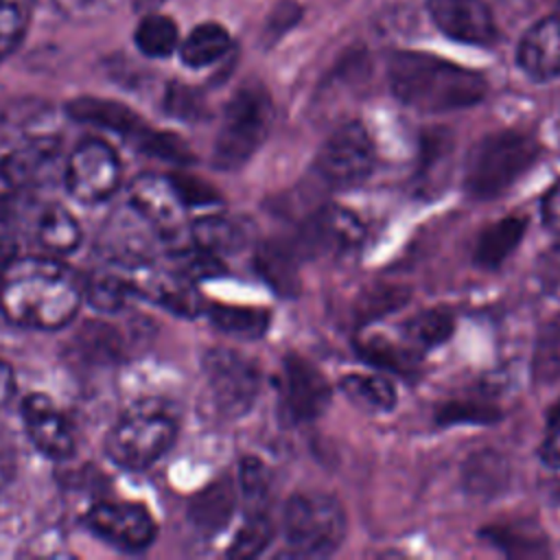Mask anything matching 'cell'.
Segmentation results:
<instances>
[{"instance_id": "obj_14", "label": "cell", "mask_w": 560, "mask_h": 560, "mask_svg": "<svg viewBox=\"0 0 560 560\" xmlns=\"http://www.w3.org/2000/svg\"><path fill=\"white\" fill-rule=\"evenodd\" d=\"M59 166V140L52 133L31 136L0 160V177L15 190L48 184Z\"/></svg>"}, {"instance_id": "obj_10", "label": "cell", "mask_w": 560, "mask_h": 560, "mask_svg": "<svg viewBox=\"0 0 560 560\" xmlns=\"http://www.w3.org/2000/svg\"><path fill=\"white\" fill-rule=\"evenodd\" d=\"M374 147L361 122L341 125L319 149L317 171L332 186H357L372 173Z\"/></svg>"}, {"instance_id": "obj_16", "label": "cell", "mask_w": 560, "mask_h": 560, "mask_svg": "<svg viewBox=\"0 0 560 560\" xmlns=\"http://www.w3.org/2000/svg\"><path fill=\"white\" fill-rule=\"evenodd\" d=\"M22 420L33 446L50 457L66 459L74 451V435L66 416L46 394H28L22 400Z\"/></svg>"}, {"instance_id": "obj_52", "label": "cell", "mask_w": 560, "mask_h": 560, "mask_svg": "<svg viewBox=\"0 0 560 560\" xmlns=\"http://www.w3.org/2000/svg\"><path fill=\"white\" fill-rule=\"evenodd\" d=\"M553 494H556V499H558V501H560V483H558V486H556V490H553Z\"/></svg>"}, {"instance_id": "obj_2", "label": "cell", "mask_w": 560, "mask_h": 560, "mask_svg": "<svg viewBox=\"0 0 560 560\" xmlns=\"http://www.w3.org/2000/svg\"><path fill=\"white\" fill-rule=\"evenodd\" d=\"M387 79L402 103L422 112L464 109L486 96V79L479 72L416 50L394 52Z\"/></svg>"}, {"instance_id": "obj_43", "label": "cell", "mask_w": 560, "mask_h": 560, "mask_svg": "<svg viewBox=\"0 0 560 560\" xmlns=\"http://www.w3.org/2000/svg\"><path fill=\"white\" fill-rule=\"evenodd\" d=\"M536 276L542 284V289L553 295L560 298V243L549 247L536 265Z\"/></svg>"}, {"instance_id": "obj_32", "label": "cell", "mask_w": 560, "mask_h": 560, "mask_svg": "<svg viewBox=\"0 0 560 560\" xmlns=\"http://www.w3.org/2000/svg\"><path fill=\"white\" fill-rule=\"evenodd\" d=\"M455 328V317L446 308H429L405 324V339L413 350H431L444 343Z\"/></svg>"}, {"instance_id": "obj_40", "label": "cell", "mask_w": 560, "mask_h": 560, "mask_svg": "<svg viewBox=\"0 0 560 560\" xmlns=\"http://www.w3.org/2000/svg\"><path fill=\"white\" fill-rule=\"evenodd\" d=\"M532 374L536 383H551L560 378V324L547 326L536 343Z\"/></svg>"}, {"instance_id": "obj_23", "label": "cell", "mask_w": 560, "mask_h": 560, "mask_svg": "<svg viewBox=\"0 0 560 560\" xmlns=\"http://www.w3.org/2000/svg\"><path fill=\"white\" fill-rule=\"evenodd\" d=\"M236 508V490L232 479L223 477L206 486L188 505V516L197 529L203 534L221 532Z\"/></svg>"}, {"instance_id": "obj_17", "label": "cell", "mask_w": 560, "mask_h": 560, "mask_svg": "<svg viewBox=\"0 0 560 560\" xmlns=\"http://www.w3.org/2000/svg\"><path fill=\"white\" fill-rule=\"evenodd\" d=\"M435 26L464 44L488 46L497 37L494 18L483 0H427Z\"/></svg>"}, {"instance_id": "obj_6", "label": "cell", "mask_w": 560, "mask_h": 560, "mask_svg": "<svg viewBox=\"0 0 560 560\" xmlns=\"http://www.w3.org/2000/svg\"><path fill=\"white\" fill-rule=\"evenodd\" d=\"M284 538L295 556H328L346 538L341 503L324 492H300L284 508Z\"/></svg>"}, {"instance_id": "obj_34", "label": "cell", "mask_w": 560, "mask_h": 560, "mask_svg": "<svg viewBox=\"0 0 560 560\" xmlns=\"http://www.w3.org/2000/svg\"><path fill=\"white\" fill-rule=\"evenodd\" d=\"M35 13V0H0V61L24 42Z\"/></svg>"}, {"instance_id": "obj_3", "label": "cell", "mask_w": 560, "mask_h": 560, "mask_svg": "<svg viewBox=\"0 0 560 560\" xmlns=\"http://www.w3.org/2000/svg\"><path fill=\"white\" fill-rule=\"evenodd\" d=\"M273 120V103L260 83L243 85L225 105L212 149V164L221 171L243 166L265 142Z\"/></svg>"}, {"instance_id": "obj_49", "label": "cell", "mask_w": 560, "mask_h": 560, "mask_svg": "<svg viewBox=\"0 0 560 560\" xmlns=\"http://www.w3.org/2000/svg\"><path fill=\"white\" fill-rule=\"evenodd\" d=\"M15 392V376L7 361L0 359V407H4Z\"/></svg>"}, {"instance_id": "obj_33", "label": "cell", "mask_w": 560, "mask_h": 560, "mask_svg": "<svg viewBox=\"0 0 560 560\" xmlns=\"http://www.w3.org/2000/svg\"><path fill=\"white\" fill-rule=\"evenodd\" d=\"M133 293L127 276L109 273V271H94L83 282V300L101 313H116L125 306L127 295Z\"/></svg>"}, {"instance_id": "obj_47", "label": "cell", "mask_w": 560, "mask_h": 560, "mask_svg": "<svg viewBox=\"0 0 560 560\" xmlns=\"http://www.w3.org/2000/svg\"><path fill=\"white\" fill-rule=\"evenodd\" d=\"M549 424H551V429L540 444V457L547 466L560 468V420H553Z\"/></svg>"}, {"instance_id": "obj_41", "label": "cell", "mask_w": 560, "mask_h": 560, "mask_svg": "<svg viewBox=\"0 0 560 560\" xmlns=\"http://www.w3.org/2000/svg\"><path fill=\"white\" fill-rule=\"evenodd\" d=\"M133 140L142 151L158 155L162 160H171L177 164H188L195 160V153L186 147V142L168 131H151L144 127Z\"/></svg>"}, {"instance_id": "obj_30", "label": "cell", "mask_w": 560, "mask_h": 560, "mask_svg": "<svg viewBox=\"0 0 560 560\" xmlns=\"http://www.w3.org/2000/svg\"><path fill=\"white\" fill-rule=\"evenodd\" d=\"M208 317L217 328L243 339L262 337L271 322L269 311L258 306H236V304H210Z\"/></svg>"}, {"instance_id": "obj_45", "label": "cell", "mask_w": 560, "mask_h": 560, "mask_svg": "<svg viewBox=\"0 0 560 560\" xmlns=\"http://www.w3.org/2000/svg\"><path fill=\"white\" fill-rule=\"evenodd\" d=\"M168 109L177 116H197L199 101L192 90L184 85H173L168 92Z\"/></svg>"}, {"instance_id": "obj_9", "label": "cell", "mask_w": 560, "mask_h": 560, "mask_svg": "<svg viewBox=\"0 0 560 560\" xmlns=\"http://www.w3.org/2000/svg\"><path fill=\"white\" fill-rule=\"evenodd\" d=\"M118 184L120 160L107 142L90 138L74 147L66 164V186L79 201H103L114 195Z\"/></svg>"}, {"instance_id": "obj_12", "label": "cell", "mask_w": 560, "mask_h": 560, "mask_svg": "<svg viewBox=\"0 0 560 560\" xmlns=\"http://www.w3.org/2000/svg\"><path fill=\"white\" fill-rule=\"evenodd\" d=\"M330 402V385L319 370L300 354L289 352L280 370V411L289 422H311Z\"/></svg>"}, {"instance_id": "obj_39", "label": "cell", "mask_w": 560, "mask_h": 560, "mask_svg": "<svg viewBox=\"0 0 560 560\" xmlns=\"http://www.w3.org/2000/svg\"><path fill=\"white\" fill-rule=\"evenodd\" d=\"M501 418V411L479 400H448L435 409V422L442 427L453 424H492Z\"/></svg>"}, {"instance_id": "obj_15", "label": "cell", "mask_w": 560, "mask_h": 560, "mask_svg": "<svg viewBox=\"0 0 560 560\" xmlns=\"http://www.w3.org/2000/svg\"><path fill=\"white\" fill-rule=\"evenodd\" d=\"M127 280L133 293H140L182 317H195L203 306L192 280L177 269H155L151 262L136 265Z\"/></svg>"}, {"instance_id": "obj_50", "label": "cell", "mask_w": 560, "mask_h": 560, "mask_svg": "<svg viewBox=\"0 0 560 560\" xmlns=\"http://www.w3.org/2000/svg\"><path fill=\"white\" fill-rule=\"evenodd\" d=\"M18 256V245L13 241V236L4 230H0V273L4 271V267Z\"/></svg>"}, {"instance_id": "obj_5", "label": "cell", "mask_w": 560, "mask_h": 560, "mask_svg": "<svg viewBox=\"0 0 560 560\" xmlns=\"http://www.w3.org/2000/svg\"><path fill=\"white\" fill-rule=\"evenodd\" d=\"M177 433L175 418L155 400L129 407L109 431L107 455L125 468H144L160 459Z\"/></svg>"}, {"instance_id": "obj_7", "label": "cell", "mask_w": 560, "mask_h": 560, "mask_svg": "<svg viewBox=\"0 0 560 560\" xmlns=\"http://www.w3.org/2000/svg\"><path fill=\"white\" fill-rule=\"evenodd\" d=\"M203 374L217 409L225 418H241L247 413L260 389V372L247 357L212 348L203 354Z\"/></svg>"}, {"instance_id": "obj_13", "label": "cell", "mask_w": 560, "mask_h": 560, "mask_svg": "<svg viewBox=\"0 0 560 560\" xmlns=\"http://www.w3.org/2000/svg\"><path fill=\"white\" fill-rule=\"evenodd\" d=\"M85 521L96 536L125 551H140L155 538V521L140 503L101 501Z\"/></svg>"}, {"instance_id": "obj_22", "label": "cell", "mask_w": 560, "mask_h": 560, "mask_svg": "<svg viewBox=\"0 0 560 560\" xmlns=\"http://www.w3.org/2000/svg\"><path fill=\"white\" fill-rule=\"evenodd\" d=\"M464 490L477 499H494L510 486V462L494 448H481L462 464Z\"/></svg>"}, {"instance_id": "obj_4", "label": "cell", "mask_w": 560, "mask_h": 560, "mask_svg": "<svg viewBox=\"0 0 560 560\" xmlns=\"http://www.w3.org/2000/svg\"><path fill=\"white\" fill-rule=\"evenodd\" d=\"M538 158V142L521 131H499L479 140L466 162V190L475 199L505 192Z\"/></svg>"}, {"instance_id": "obj_46", "label": "cell", "mask_w": 560, "mask_h": 560, "mask_svg": "<svg viewBox=\"0 0 560 560\" xmlns=\"http://www.w3.org/2000/svg\"><path fill=\"white\" fill-rule=\"evenodd\" d=\"M18 468L15 446L4 431H0V492L11 483Z\"/></svg>"}, {"instance_id": "obj_18", "label": "cell", "mask_w": 560, "mask_h": 560, "mask_svg": "<svg viewBox=\"0 0 560 560\" xmlns=\"http://www.w3.org/2000/svg\"><path fill=\"white\" fill-rule=\"evenodd\" d=\"M518 66L538 81L560 77V15L536 22L521 39Z\"/></svg>"}, {"instance_id": "obj_25", "label": "cell", "mask_w": 560, "mask_h": 560, "mask_svg": "<svg viewBox=\"0 0 560 560\" xmlns=\"http://www.w3.org/2000/svg\"><path fill=\"white\" fill-rule=\"evenodd\" d=\"M31 230L37 243L52 254H70L81 243L77 219L59 203H39Z\"/></svg>"}, {"instance_id": "obj_37", "label": "cell", "mask_w": 560, "mask_h": 560, "mask_svg": "<svg viewBox=\"0 0 560 560\" xmlns=\"http://www.w3.org/2000/svg\"><path fill=\"white\" fill-rule=\"evenodd\" d=\"M271 536H273V525H271L267 512H262V514H247L243 527L238 529V534L234 536V540H232V545L228 549V556L230 558H238V560L256 558L258 553L265 551V547L269 545Z\"/></svg>"}, {"instance_id": "obj_44", "label": "cell", "mask_w": 560, "mask_h": 560, "mask_svg": "<svg viewBox=\"0 0 560 560\" xmlns=\"http://www.w3.org/2000/svg\"><path fill=\"white\" fill-rule=\"evenodd\" d=\"M171 179L188 208L190 206H208V203L219 201L217 190L212 186H208L206 182H199L195 177H171Z\"/></svg>"}, {"instance_id": "obj_24", "label": "cell", "mask_w": 560, "mask_h": 560, "mask_svg": "<svg viewBox=\"0 0 560 560\" xmlns=\"http://www.w3.org/2000/svg\"><path fill=\"white\" fill-rule=\"evenodd\" d=\"M256 271L282 298L300 293L298 249L280 241H265L256 252Z\"/></svg>"}, {"instance_id": "obj_28", "label": "cell", "mask_w": 560, "mask_h": 560, "mask_svg": "<svg viewBox=\"0 0 560 560\" xmlns=\"http://www.w3.org/2000/svg\"><path fill=\"white\" fill-rule=\"evenodd\" d=\"M232 46L230 33L217 22L197 24L184 42H179V57L188 68H206L219 61Z\"/></svg>"}, {"instance_id": "obj_8", "label": "cell", "mask_w": 560, "mask_h": 560, "mask_svg": "<svg viewBox=\"0 0 560 560\" xmlns=\"http://www.w3.org/2000/svg\"><path fill=\"white\" fill-rule=\"evenodd\" d=\"M131 208L153 228L160 241L179 247L190 228L186 221V203L171 177L140 175L129 188Z\"/></svg>"}, {"instance_id": "obj_51", "label": "cell", "mask_w": 560, "mask_h": 560, "mask_svg": "<svg viewBox=\"0 0 560 560\" xmlns=\"http://www.w3.org/2000/svg\"><path fill=\"white\" fill-rule=\"evenodd\" d=\"M133 2V7L138 9V11H153V9H158L160 4H164L166 0H131Z\"/></svg>"}, {"instance_id": "obj_38", "label": "cell", "mask_w": 560, "mask_h": 560, "mask_svg": "<svg viewBox=\"0 0 560 560\" xmlns=\"http://www.w3.org/2000/svg\"><path fill=\"white\" fill-rule=\"evenodd\" d=\"M409 300V291L398 284H374L357 302L359 322H372L385 313L398 311Z\"/></svg>"}, {"instance_id": "obj_31", "label": "cell", "mask_w": 560, "mask_h": 560, "mask_svg": "<svg viewBox=\"0 0 560 560\" xmlns=\"http://www.w3.org/2000/svg\"><path fill=\"white\" fill-rule=\"evenodd\" d=\"M339 387L365 411H389L396 405L394 385L378 374H348L341 378Z\"/></svg>"}, {"instance_id": "obj_19", "label": "cell", "mask_w": 560, "mask_h": 560, "mask_svg": "<svg viewBox=\"0 0 560 560\" xmlns=\"http://www.w3.org/2000/svg\"><path fill=\"white\" fill-rule=\"evenodd\" d=\"M105 254L118 260V265H147L151 262V238H160L153 228L136 212H120L105 225Z\"/></svg>"}, {"instance_id": "obj_1", "label": "cell", "mask_w": 560, "mask_h": 560, "mask_svg": "<svg viewBox=\"0 0 560 560\" xmlns=\"http://www.w3.org/2000/svg\"><path fill=\"white\" fill-rule=\"evenodd\" d=\"M83 282L79 276L44 256H15L0 273V311L18 326L55 330L79 311Z\"/></svg>"}, {"instance_id": "obj_11", "label": "cell", "mask_w": 560, "mask_h": 560, "mask_svg": "<svg viewBox=\"0 0 560 560\" xmlns=\"http://www.w3.org/2000/svg\"><path fill=\"white\" fill-rule=\"evenodd\" d=\"M365 228L357 214L341 206H322L300 230L295 249L311 258L346 256L361 247Z\"/></svg>"}, {"instance_id": "obj_21", "label": "cell", "mask_w": 560, "mask_h": 560, "mask_svg": "<svg viewBox=\"0 0 560 560\" xmlns=\"http://www.w3.org/2000/svg\"><path fill=\"white\" fill-rule=\"evenodd\" d=\"M481 538H486L490 545L501 549L508 558H547L549 556V542L542 529L523 518L514 521H499L490 523L479 532Z\"/></svg>"}, {"instance_id": "obj_27", "label": "cell", "mask_w": 560, "mask_h": 560, "mask_svg": "<svg viewBox=\"0 0 560 560\" xmlns=\"http://www.w3.org/2000/svg\"><path fill=\"white\" fill-rule=\"evenodd\" d=\"M247 236V228L238 219L223 214H206L190 225V241L214 256L238 252Z\"/></svg>"}, {"instance_id": "obj_36", "label": "cell", "mask_w": 560, "mask_h": 560, "mask_svg": "<svg viewBox=\"0 0 560 560\" xmlns=\"http://www.w3.org/2000/svg\"><path fill=\"white\" fill-rule=\"evenodd\" d=\"M241 477V492L245 501L247 514H262L269 508V494H271V477L269 468L254 455H247L241 459L238 468Z\"/></svg>"}, {"instance_id": "obj_42", "label": "cell", "mask_w": 560, "mask_h": 560, "mask_svg": "<svg viewBox=\"0 0 560 560\" xmlns=\"http://www.w3.org/2000/svg\"><path fill=\"white\" fill-rule=\"evenodd\" d=\"M59 13H63L70 20L90 22L98 18L112 15L122 0H52Z\"/></svg>"}, {"instance_id": "obj_48", "label": "cell", "mask_w": 560, "mask_h": 560, "mask_svg": "<svg viewBox=\"0 0 560 560\" xmlns=\"http://www.w3.org/2000/svg\"><path fill=\"white\" fill-rule=\"evenodd\" d=\"M542 219L547 228H551L556 234H560V179L549 188L545 201H542Z\"/></svg>"}, {"instance_id": "obj_26", "label": "cell", "mask_w": 560, "mask_h": 560, "mask_svg": "<svg viewBox=\"0 0 560 560\" xmlns=\"http://www.w3.org/2000/svg\"><path fill=\"white\" fill-rule=\"evenodd\" d=\"M525 219L510 214L486 228L475 245V262L483 269H497L521 243L525 234Z\"/></svg>"}, {"instance_id": "obj_35", "label": "cell", "mask_w": 560, "mask_h": 560, "mask_svg": "<svg viewBox=\"0 0 560 560\" xmlns=\"http://www.w3.org/2000/svg\"><path fill=\"white\" fill-rule=\"evenodd\" d=\"M357 354L363 357L368 363L392 370L398 374H409L418 365V352L409 348H400L385 337H372V339H361L357 341Z\"/></svg>"}, {"instance_id": "obj_20", "label": "cell", "mask_w": 560, "mask_h": 560, "mask_svg": "<svg viewBox=\"0 0 560 560\" xmlns=\"http://www.w3.org/2000/svg\"><path fill=\"white\" fill-rule=\"evenodd\" d=\"M66 114L77 122L103 127L127 138H136L144 129L142 118L131 107L109 98L79 96L66 105Z\"/></svg>"}, {"instance_id": "obj_29", "label": "cell", "mask_w": 560, "mask_h": 560, "mask_svg": "<svg viewBox=\"0 0 560 560\" xmlns=\"http://www.w3.org/2000/svg\"><path fill=\"white\" fill-rule=\"evenodd\" d=\"M133 42L142 55L162 59L179 48V31L173 18L153 9L144 11L140 22L136 24Z\"/></svg>"}]
</instances>
